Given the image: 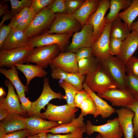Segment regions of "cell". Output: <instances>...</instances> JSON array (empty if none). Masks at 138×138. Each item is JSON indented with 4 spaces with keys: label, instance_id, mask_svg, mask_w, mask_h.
I'll return each instance as SVG.
<instances>
[{
    "label": "cell",
    "instance_id": "obj_1",
    "mask_svg": "<svg viewBox=\"0 0 138 138\" xmlns=\"http://www.w3.org/2000/svg\"><path fill=\"white\" fill-rule=\"evenodd\" d=\"M84 82L91 91L97 93L98 96L107 91L117 88L116 84L100 63L96 71L85 75Z\"/></svg>",
    "mask_w": 138,
    "mask_h": 138
},
{
    "label": "cell",
    "instance_id": "obj_2",
    "mask_svg": "<svg viewBox=\"0 0 138 138\" xmlns=\"http://www.w3.org/2000/svg\"><path fill=\"white\" fill-rule=\"evenodd\" d=\"M45 111L41 113L42 119L57 122L60 124L70 122L76 118L78 108L65 105L57 106L49 103Z\"/></svg>",
    "mask_w": 138,
    "mask_h": 138
},
{
    "label": "cell",
    "instance_id": "obj_3",
    "mask_svg": "<svg viewBox=\"0 0 138 138\" xmlns=\"http://www.w3.org/2000/svg\"><path fill=\"white\" fill-rule=\"evenodd\" d=\"M55 14L49 7L42 9L36 15L25 31L28 39L47 32L55 17Z\"/></svg>",
    "mask_w": 138,
    "mask_h": 138
},
{
    "label": "cell",
    "instance_id": "obj_4",
    "mask_svg": "<svg viewBox=\"0 0 138 138\" xmlns=\"http://www.w3.org/2000/svg\"><path fill=\"white\" fill-rule=\"evenodd\" d=\"M61 52L57 44L36 47L28 56L25 63H34L44 69L50 65L52 61Z\"/></svg>",
    "mask_w": 138,
    "mask_h": 138
},
{
    "label": "cell",
    "instance_id": "obj_5",
    "mask_svg": "<svg viewBox=\"0 0 138 138\" xmlns=\"http://www.w3.org/2000/svg\"><path fill=\"white\" fill-rule=\"evenodd\" d=\"M100 61L116 84L117 88L125 89L126 74L125 64L117 56H109Z\"/></svg>",
    "mask_w": 138,
    "mask_h": 138
},
{
    "label": "cell",
    "instance_id": "obj_6",
    "mask_svg": "<svg viewBox=\"0 0 138 138\" xmlns=\"http://www.w3.org/2000/svg\"><path fill=\"white\" fill-rule=\"evenodd\" d=\"M82 27L73 16L67 13L55 14L54 19L47 33L59 34L73 33Z\"/></svg>",
    "mask_w": 138,
    "mask_h": 138
},
{
    "label": "cell",
    "instance_id": "obj_7",
    "mask_svg": "<svg viewBox=\"0 0 138 138\" xmlns=\"http://www.w3.org/2000/svg\"><path fill=\"white\" fill-rule=\"evenodd\" d=\"M73 33L50 34L47 32L28 39L29 46L36 47L57 44L61 52H64L69 45V40Z\"/></svg>",
    "mask_w": 138,
    "mask_h": 138
},
{
    "label": "cell",
    "instance_id": "obj_8",
    "mask_svg": "<svg viewBox=\"0 0 138 138\" xmlns=\"http://www.w3.org/2000/svg\"><path fill=\"white\" fill-rule=\"evenodd\" d=\"M86 128V133L89 136L97 132L102 138H122L123 136L118 117L108 120L105 124L100 125H94L88 120L87 121Z\"/></svg>",
    "mask_w": 138,
    "mask_h": 138
},
{
    "label": "cell",
    "instance_id": "obj_9",
    "mask_svg": "<svg viewBox=\"0 0 138 138\" xmlns=\"http://www.w3.org/2000/svg\"><path fill=\"white\" fill-rule=\"evenodd\" d=\"M29 47L9 50H0V67L11 68L15 64H23L32 51Z\"/></svg>",
    "mask_w": 138,
    "mask_h": 138
},
{
    "label": "cell",
    "instance_id": "obj_10",
    "mask_svg": "<svg viewBox=\"0 0 138 138\" xmlns=\"http://www.w3.org/2000/svg\"><path fill=\"white\" fill-rule=\"evenodd\" d=\"M43 82V89L41 94L36 100L32 102L31 111L27 115L28 117L35 114L42 118L41 110L43 109H45V107L50 101L55 99L60 100L63 99V95L61 93H56L51 88L49 85L48 78L44 77Z\"/></svg>",
    "mask_w": 138,
    "mask_h": 138
},
{
    "label": "cell",
    "instance_id": "obj_11",
    "mask_svg": "<svg viewBox=\"0 0 138 138\" xmlns=\"http://www.w3.org/2000/svg\"><path fill=\"white\" fill-rule=\"evenodd\" d=\"M110 6V0H100L97 9L87 22V24L93 27V43L100 36L104 29L107 23L105 15Z\"/></svg>",
    "mask_w": 138,
    "mask_h": 138
},
{
    "label": "cell",
    "instance_id": "obj_12",
    "mask_svg": "<svg viewBox=\"0 0 138 138\" xmlns=\"http://www.w3.org/2000/svg\"><path fill=\"white\" fill-rule=\"evenodd\" d=\"M93 31L91 25L88 24L84 25L80 31L73 35L71 43L66 48L67 51L75 52L79 48L91 47Z\"/></svg>",
    "mask_w": 138,
    "mask_h": 138
},
{
    "label": "cell",
    "instance_id": "obj_13",
    "mask_svg": "<svg viewBox=\"0 0 138 138\" xmlns=\"http://www.w3.org/2000/svg\"><path fill=\"white\" fill-rule=\"evenodd\" d=\"M111 23L107 22L102 33L91 46L93 55L100 60L112 56L109 47Z\"/></svg>",
    "mask_w": 138,
    "mask_h": 138
},
{
    "label": "cell",
    "instance_id": "obj_14",
    "mask_svg": "<svg viewBox=\"0 0 138 138\" xmlns=\"http://www.w3.org/2000/svg\"><path fill=\"white\" fill-rule=\"evenodd\" d=\"M8 88L6 97L0 98V107L7 109L11 113H15L25 117L27 113L22 109L19 101L18 95L15 93L14 86L8 79L4 82Z\"/></svg>",
    "mask_w": 138,
    "mask_h": 138
},
{
    "label": "cell",
    "instance_id": "obj_15",
    "mask_svg": "<svg viewBox=\"0 0 138 138\" xmlns=\"http://www.w3.org/2000/svg\"><path fill=\"white\" fill-rule=\"evenodd\" d=\"M99 96L110 102L112 106L121 107H127L135 99L126 89L118 88L107 91Z\"/></svg>",
    "mask_w": 138,
    "mask_h": 138
},
{
    "label": "cell",
    "instance_id": "obj_16",
    "mask_svg": "<svg viewBox=\"0 0 138 138\" xmlns=\"http://www.w3.org/2000/svg\"><path fill=\"white\" fill-rule=\"evenodd\" d=\"M51 69V76L54 79L63 80L74 86L79 91L83 90V84L85 76L77 73L65 72L59 67L50 65Z\"/></svg>",
    "mask_w": 138,
    "mask_h": 138
},
{
    "label": "cell",
    "instance_id": "obj_17",
    "mask_svg": "<svg viewBox=\"0 0 138 138\" xmlns=\"http://www.w3.org/2000/svg\"><path fill=\"white\" fill-rule=\"evenodd\" d=\"M60 125L57 122L43 120L40 116L34 114L26 117V129L29 132L30 135H33L44 132L47 133L51 128Z\"/></svg>",
    "mask_w": 138,
    "mask_h": 138
},
{
    "label": "cell",
    "instance_id": "obj_18",
    "mask_svg": "<svg viewBox=\"0 0 138 138\" xmlns=\"http://www.w3.org/2000/svg\"><path fill=\"white\" fill-rule=\"evenodd\" d=\"M50 65L59 67L66 72L78 73V62L74 52H61L52 61Z\"/></svg>",
    "mask_w": 138,
    "mask_h": 138
},
{
    "label": "cell",
    "instance_id": "obj_19",
    "mask_svg": "<svg viewBox=\"0 0 138 138\" xmlns=\"http://www.w3.org/2000/svg\"><path fill=\"white\" fill-rule=\"evenodd\" d=\"M118 116L119 125L122 130L123 138H133V119L134 112L128 107H121L115 110Z\"/></svg>",
    "mask_w": 138,
    "mask_h": 138
},
{
    "label": "cell",
    "instance_id": "obj_20",
    "mask_svg": "<svg viewBox=\"0 0 138 138\" xmlns=\"http://www.w3.org/2000/svg\"><path fill=\"white\" fill-rule=\"evenodd\" d=\"M26 117L19 114L9 113L7 116L1 121L0 131L6 134L26 129Z\"/></svg>",
    "mask_w": 138,
    "mask_h": 138
},
{
    "label": "cell",
    "instance_id": "obj_21",
    "mask_svg": "<svg viewBox=\"0 0 138 138\" xmlns=\"http://www.w3.org/2000/svg\"><path fill=\"white\" fill-rule=\"evenodd\" d=\"M25 31L12 28L0 50H9L29 46Z\"/></svg>",
    "mask_w": 138,
    "mask_h": 138
},
{
    "label": "cell",
    "instance_id": "obj_22",
    "mask_svg": "<svg viewBox=\"0 0 138 138\" xmlns=\"http://www.w3.org/2000/svg\"><path fill=\"white\" fill-rule=\"evenodd\" d=\"M138 47V33L132 31L123 41L119 54L116 56L125 64L132 57Z\"/></svg>",
    "mask_w": 138,
    "mask_h": 138
},
{
    "label": "cell",
    "instance_id": "obj_23",
    "mask_svg": "<svg viewBox=\"0 0 138 138\" xmlns=\"http://www.w3.org/2000/svg\"><path fill=\"white\" fill-rule=\"evenodd\" d=\"M100 0H86L76 12L71 15L80 24L82 28L97 9Z\"/></svg>",
    "mask_w": 138,
    "mask_h": 138
},
{
    "label": "cell",
    "instance_id": "obj_24",
    "mask_svg": "<svg viewBox=\"0 0 138 138\" xmlns=\"http://www.w3.org/2000/svg\"><path fill=\"white\" fill-rule=\"evenodd\" d=\"M83 89L89 94L94 101L98 115H100L102 118L105 119L109 117L116 112L114 108L91 91L84 82L83 84Z\"/></svg>",
    "mask_w": 138,
    "mask_h": 138
},
{
    "label": "cell",
    "instance_id": "obj_25",
    "mask_svg": "<svg viewBox=\"0 0 138 138\" xmlns=\"http://www.w3.org/2000/svg\"><path fill=\"white\" fill-rule=\"evenodd\" d=\"M17 70L15 65L9 69L2 67L0 68V73L11 82L15 88L18 95L25 94V93H27L29 91L28 86L24 85L21 81Z\"/></svg>",
    "mask_w": 138,
    "mask_h": 138
},
{
    "label": "cell",
    "instance_id": "obj_26",
    "mask_svg": "<svg viewBox=\"0 0 138 138\" xmlns=\"http://www.w3.org/2000/svg\"><path fill=\"white\" fill-rule=\"evenodd\" d=\"M84 120V117L79 115L70 123L51 128L47 132V133L50 132L52 134H68L75 132L86 125Z\"/></svg>",
    "mask_w": 138,
    "mask_h": 138
},
{
    "label": "cell",
    "instance_id": "obj_27",
    "mask_svg": "<svg viewBox=\"0 0 138 138\" xmlns=\"http://www.w3.org/2000/svg\"><path fill=\"white\" fill-rule=\"evenodd\" d=\"M17 70L22 72L26 79V85L28 86L33 78L38 77H45L47 73L44 69L37 65L15 64Z\"/></svg>",
    "mask_w": 138,
    "mask_h": 138
},
{
    "label": "cell",
    "instance_id": "obj_28",
    "mask_svg": "<svg viewBox=\"0 0 138 138\" xmlns=\"http://www.w3.org/2000/svg\"><path fill=\"white\" fill-rule=\"evenodd\" d=\"M121 19L117 17L111 23L110 30V37H113L123 41L131 33L129 27Z\"/></svg>",
    "mask_w": 138,
    "mask_h": 138
},
{
    "label": "cell",
    "instance_id": "obj_29",
    "mask_svg": "<svg viewBox=\"0 0 138 138\" xmlns=\"http://www.w3.org/2000/svg\"><path fill=\"white\" fill-rule=\"evenodd\" d=\"M100 63V60L93 56L81 59L78 62V73L85 76L92 73L97 68Z\"/></svg>",
    "mask_w": 138,
    "mask_h": 138
},
{
    "label": "cell",
    "instance_id": "obj_30",
    "mask_svg": "<svg viewBox=\"0 0 138 138\" xmlns=\"http://www.w3.org/2000/svg\"><path fill=\"white\" fill-rule=\"evenodd\" d=\"M131 0H111L110 10L108 14L105 16L106 22L111 23L117 17L121 10H126L130 6Z\"/></svg>",
    "mask_w": 138,
    "mask_h": 138
},
{
    "label": "cell",
    "instance_id": "obj_31",
    "mask_svg": "<svg viewBox=\"0 0 138 138\" xmlns=\"http://www.w3.org/2000/svg\"><path fill=\"white\" fill-rule=\"evenodd\" d=\"M138 16V0H132L129 6L125 10L119 12L117 17L121 18L130 27Z\"/></svg>",
    "mask_w": 138,
    "mask_h": 138
},
{
    "label": "cell",
    "instance_id": "obj_32",
    "mask_svg": "<svg viewBox=\"0 0 138 138\" xmlns=\"http://www.w3.org/2000/svg\"><path fill=\"white\" fill-rule=\"evenodd\" d=\"M58 83L65 92V95H63V99L66 100L67 104L74 107V98L77 93L79 91L74 86L63 80H60Z\"/></svg>",
    "mask_w": 138,
    "mask_h": 138
},
{
    "label": "cell",
    "instance_id": "obj_33",
    "mask_svg": "<svg viewBox=\"0 0 138 138\" xmlns=\"http://www.w3.org/2000/svg\"><path fill=\"white\" fill-rule=\"evenodd\" d=\"M79 108L81 109L80 115L83 117L90 114L95 118L99 116L95 103L90 95L83 101Z\"/></svg>",
    "mask_w": 138,
    "mask_h": 138
},
{
    "label": "cell",
    "instance_id": "obj_34",
    "mask_svg": "<svg viewBox=\"0 0 138 138\" xmlns=\"http://www.w3.org/2000/svg\"><path fill=\"white\" fill-rule=\"evenodd\" d=\"M11 9L8 13L12 18L16 14L27 7H31L32 0H10Z\"/></svg>",
    "mask_w": 138,
    "mask_h": 138
},
{
    "label": "cell",
    "instance_id": "obj_35",
    "mask_svg": "<svg viewBox=\"0 0 138 138\" xmlns=\"http://www.w3.org/2000/svg\"><path fill=\"white\" fill-rule=\"evenodd\" d=\"M125 89L135 99H138V77L126 74Z\"/></svg>",
    "mask_w": 138,
    "mask_h": 138
},
{
    "label": "cell",
    "instance_id": "obj_36",
    "mask_svg": "<svg viewBox=\"0 0 138 138\" xmlns=\"http://www.w3.org/2000/svg\"><path fill=\"white\" fill-rule=\"evenodd\" d=\"M37 13L31 7L28 12L18 24L15 29L25 31Z\"/></svg>",
    "mask_w": 138,
    "mask_h": 138
},
{
    "label": "cell",
    "instance_id": "obj_37",
    "mask_svg": "<svg viewBox=\"0 0 138 138\" xmlns=\"http://www.w3.org/2000/svg\"><path fill=\"white\" fill-rule=\"evenodd\" d=\"M86 124L75 132L66 134H52L47 133V138H83V134L86 132Z\"/></svg>",
    "mask_w": 138,
    "mask_h": 138
},
{
    "label": "cell",
    "instance_id": "obj_38",
    "mask_svg": "<svg viewBox=\"0 0 138 138\" xmlns=\"http://www.w3.org/2000/svg\"><path fill=\"white\" fill-rule=\"evenodd\" d=\"M126 74L138 77V58L132 57L125 64Z\"/></svg>",
    "mask_w": 138,
    "mask_h": 138
},
{
    "label": "cell",
    "instance_id": "obj_39",
    "mask_svg": "<svg viewBox=\"0 0 138 138\" xmlns=\"http://www.w3.org/2000/svg\"><path fill=\"white\" fill-rule=\"evenodd\" d=\"M127 107L129 108L134 113L133 119L134 135L136 137H138V99H134Z\"/></svg>",
    "mask_w": 138,
    "mask_h": 138
},
{
    "label": "cell",
    "instance_id": "obj_40",
    "mask_svg": "<svg viewBox=\"0 0 138 138\" xmlns=\"http://www.w3.org/2000/svg\"><path fill=\"white\" fill-rule=\"evenodd\" d=\"M48 7L55 14L67 13L66 0H54Z\"/></svg>",
    "mask_w": 138,
    "mask_h": 138
},
{
    "label": "cell",
    "instance_id": "obj_41",
    "mask_svg": "<svg viewBox=\"0 0 138 138\" xmlns=\"http://www.w3.org/2000/svg\"><path fill=\"white\" fill-rule=\"evenodd\" d=\"M86 0H66L67 13L72 15L85 2Z\"/></svg>",
    "mask_w": 138,
    "mask_h": 138
},
{
    "label": "cell",
    "instance_id": "obj_42",
    "mask_svg": "<svg viewBox=\"0 0 138 138\" xmlns=\"http://www.w3.org/2000/svg\"><path fill=\"white\" fill-rule=\"evenodd\" d=\"M123 41L116 38L110 37L109 47L112 56L118 55L121 50Z\"/></svg>",
    "mask_w": 138,
    "mask_h": 138
},
{
    "label": "cell",
    "instance_id": "obj_43",
    "mask_svg": "<svg viewBox=\"0 0 138 138\" xmlns=\"http://www.w3.org/2000/svg\"><path fill=\"white\" fill-rule=\"evenodd\" d=\"M30 7H26L14 16L10 20L9 25L12 28L15 29L29 12Z\"/></svg>",
    "mask_w": 138,
    "mask_h": 138
},
{
    "label": "cell",
    "instance_id": "obj_44",
    "mask_svg": "<svg viewBox=\"0 0 138 138\" xmlns=\"http://www.w3.org/2000/svg\"><path fill=\"white\" fill-rule=\"evenodd\" d=\"M54 0H32L31 7L37 13L43 8L49 6Z\"/></svg>",
    "mask_w": 138,
    "mask_h": 138
},
{
    "label": "cell",
    "instance_id": "obj_45",
    "mask_svg": "<svg viewBox=\"0 0 138 138\" xmlns=\"http://www.w3.org/2000/svg\"><path fill=\"white\" fill-rule=\"evenodd\" d=\"M77 62L80 60L88 57L93 55V50L91 47L79 48L75 52Z\"/></svg>",
    "mask_w": 138,
    "mask_h": 138
},
{
    "label": "cell",
    "instance_id": "obj_46",
    "mask_svg": "<svg viewBox=\"0 0 138 138\" xmlns=\"http://www.w3.org/2000/svg\"><path fill=\"white\" fill-rule=\"evenodd\" d=\"M18 96L22 109L27 113L28 115L31 111L32 102L29 101L28 98H27L25 97V94L18 95Z\"/></svg>",
    "mask_w": 138,
    "mask_h": 138
},
{
    "label": "cell",
    "instance_id": "obj_47",
    "mask_svg": "<svg viewBox=\"0 0 138 138\" xmlns=\"http://www.w3.org/2000/svg\"><path fill=\"white\" fill-rule=\"evenodd\" d=\"M12 29L9 24H3L0 27V47L6 39Z\"/></svg>",
    "mask_w": 138,
    "mask_h": 138
},
{
    "label": "cell",
    "instance_id": "obj_48",
    "mask_svg": "<svg viewBox=\"0 0 138 138\" xmlns=\"http://www.w3.org/2000/svg\"><path fill=\"white\" fill-rule=\"evenodd\" d=\"M30 135L29 132L25 129L6 134L3 138H25Z\"/></svg>",
    "mask_w": 138,
    "mask_h": 138
},
{
    "label": "cell",
    "instance_id": "obj_49",
    "mask_svg": "<svg viewBox=\"0 0 138 138\" xmlns=\"http://www.w3.org/2000/svg\"><path fill=\"white\" fill-rule=\"evenodd\" d=\"M89 95V94L84 89L83 91H79L74 98V107L79 108L82 102Z\"/></svg>",
    "mask_w": 138,
    "mask_h": 138
},
{
    "label": "cell",
    "instance_id": "obj_50",
    "mask_svg": "<svg viewBox=\"0 0 138 138\" xmlns=\"http://www.w3.org/2000/svg\"><path fill=\"white\" fill-rule=\"evenodd\" d=\"M6 1H1L0 5V16L4 15L8 13L9 10L8 5L6 3Z\"/></svg>",
    "mask_w": 138,
    "mask_h": 138
},
{
    "label": "cell",
    "instance_id": "obj_51",
    "mask_svg": "<svg viewBox=\"0 0 138 138\" xmlns=\"http://www.w3.org/2000/svg\"><path fill=\"white\" fill-rule=\"evenodd\" d=\"M9 112L6 109L0 107V120L2 121L5 118Z\"/></svg>",
    "mask_w": 138,
    "mask_h": 138
},
{
    "label": "cell",
    "instance_id": "obj_52",
    "mask_svg": "<svg viewBox=\"0 0 138 138\" xmlns=\"http://www.w3.org/2000/svg\"><path fill=\"white\" fill-rule=\"evenodd\" d=\"M129 28L131 31L138 33V19L131 24Z\"/></svg>",
    "mask_w": 138,
    "mask_h": 138
},
{
    "label": "cell",
    "instance_id": "obj_53",
    "mask_svg": "<svg viewBox=\"0 0 138 138\" xmlns=\"http://www.w3.org/2000/svg\"><path fill=\"white\" fill-rule=\"evenodd\" d=\"M6 95L4 89L2 87L0 88V98H4V96Z\"/></svg>",
    "mask_w": 138,
    "mask_h": 138
},
{
    "label": "cell",
    "instance_id": "obj_54",
    "mask_svg": "<svg viewBox=\"0 0 138 138\" xmlns=\"http://www.w3.org/2000/svg\"><path fill=\"white\" fill-rule=\"evenodd\" d=\"M47 133L46 132H41L37 134L39 138H47Z\"/></svg>",
    "mask_w": 138,
    "mask_h": 138
},
{
    "label": "cell",
    "instance_id": "obj_55",
    "mask_svg": "<svg viewBox=\"0 0 138 138\" xmlns=\"http://www.w3.org/2000/svg\"><path fill=\"white\" fill-rule=\"evenodd\" d=\"M25 138H39V137L37 134H36L33 135H30Z\"/></svg>",
    "mask_w": 138,
    "mask_h": 138
},
{
    "label": "cell",
    "instance_id": "obj_56",
    "mask_svg": "<svg viewBox=\"0 0 138 138\" xmlns=\"http://www.w3.org/2000/svg\"><path fill=\"white\" fill-rule=\"evenodd\" d=\"M85 138H89L87 137H86ZM94 138H102V137L101 134L99 133H98V134Z\"/></svg>",
    "mask_w": 138,
    "mask_h": 138
},
{
    "label": "cell",
    "instance_id": "obj_57",
    "mask_svg": "<svg viewBox=\"0 0 138 138\" xmlns=\"http://www.w3.org/2000/svg\"></svg>",
    "mask_w": 138,
    "mask_h": 138
}]
</instances>
